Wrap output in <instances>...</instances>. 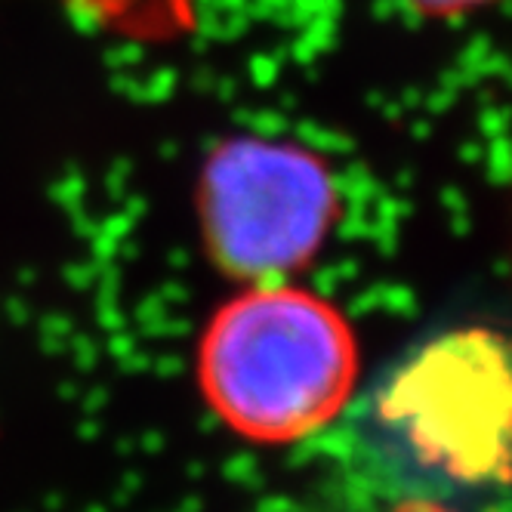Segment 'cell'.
<instances>
[{"label": "cell", "mask_w": 512, "mask_h": 512, "mask_svg": "<svg viewBox=\"0 0 512 512\" xmlns=\"http://www.w3.org/2000/svg\"><path fill=\"white\" fill-rule=\"evenodd\" d=\"M506 340L457 327L411 346L324 435L340 512H491L509 485Z\"/></svg>", "instance_id": "cell-1"}, {"label": "cell", "mask_w": 512, "mask_h": 512, "mask_svg": "<svg viewBox=\"0 0 512 512\" xmlns=\"http://www.w3.org/2000/svg\"><path fill=\"white\" fill-rule=\"evenodd\" d=\"M358 349L337 306L309 290L253 284L213 315L198 349L210 411L260 445L312 442L352 401Z\"/></svg>", "instance_id": "cell-2"}, {"label": "cell", "mask_w": 512, "mask_h": 512, "mask_svg": "<svg viewBox=\"0 0 512 512\" xmlns=\"http://www.w3.org/2000/svg\"><path fill=\"white\" fill-rule=\"evenodd\" d=\"M198 207L219 269L238 281L278 284L318 253L340 201L334 173L318 155L244 136L210 155Z\"/></svg>", "instance_id": "cell-3"}, {"label": "cell", "mask_w": 512, "mask_h": 512, "mask_svg": "<svg viewBox=\"0 0 512 512\" xmlns=\"http://www.w3.org/2000/svg\"><path fill=\"white\" fill-rule=\"evenodd\" d=\"M93 28L136 44H170L189 34L198 0H59Z\"/></svg>", "instance_id": "cell-4"}, {"label": "cell", "mask_w": 512, "mask_h": 512, "mask_svg": "<svg viewBox=\"0 0 512 512\" xmlns=\"http://www.w3.org/2000/svg\"><path fill=\"white\" fill-rule=\"evenodd\" d=\"M405 4L426 19H460L482 7H491L494 0H405Z\"/></svg>", "instance_id": "cell-5"}]
</instances>
